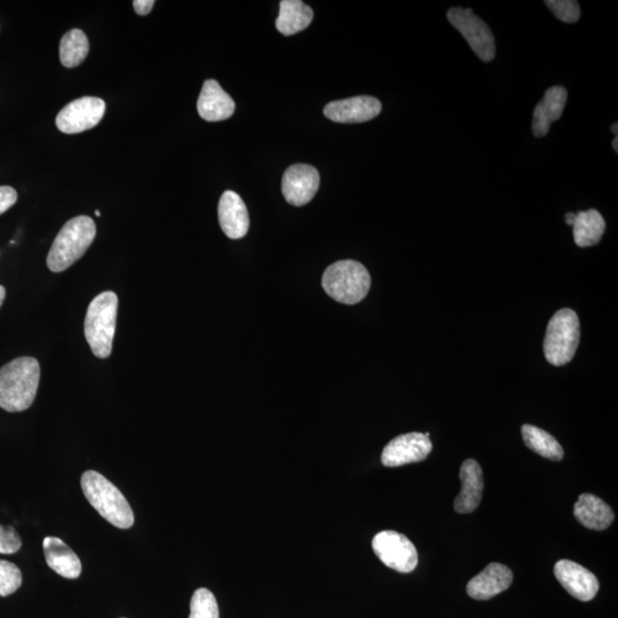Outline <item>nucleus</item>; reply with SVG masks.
I'll list each match as a JSON object with an SVG mask.
<instances>
[{
	"instance_id": "14",
	"label": "nucleus",
	"mask_w": 618,
	"mask_h": 618,
	"mask_svg": "<svg viewBox=\"0 0 618 618\" xmlns=\"http://www.w3.org/2000/svg\"><path fill=\"white\" fill-rule=\"evenodd\" d=\"M512 582V570L498 562H493L467 583L466 591L472 599L489 600L509 589Z\"/></svg>"
},
{
	"instance_id": "2",
	"label": "nucleus",
	"mask_w": 618,
	"mask_h": 618,
	"mask_svg": "<svg viewBox=\"0 0 618 618\" xmlns=\"http://www.w3.org/2000/svg\"><path fill=\"white\" fill-rule=\"evenodd\" d=\"M82 489L87 501L103 519L120 529L134 524V514L128 499L120 489L98 472L87 471L82 475Z\"/></svg>"
},
{
	"instance_id": "10",
	"label": "nucleus",
	"mask_w": 618,
	"mask_h": 618,
	"mask_svg": "<svg viewBox=\"0 0 618 618\" xmlns=\"http://www.w3.org/2000/svg\"><path fill=\"white\" fill-rule=\"evenodd\" d=\"M432 449V442L425 434H402L384 448L382 463L386 467H399L422 462L431 454Z\"/></svg>"
},
{
	"instance_id": "8",
	"label": "nucleus",
	"mask_w": 618,
	"mask_h": 618,
	"mask_svg": "<svg viewBox=\"0 0 618 618\" xmlns=\"http://www.w3.org/2000/svg\"><path fill=\"white\" fill-rule=\"evenodd\" d=\"M447 18L483 62L494 60L495 38L485 21L477 17L471 9H462V7L449 10Z\"/></svg>"
},
{
	"instance_id": "28",
	"label": "nucleus",
	"mask_w": 618,
	"mask_h": 618,
	"mask_svg": "<svg viewBox=\"0 0 618 618\" xmlns=\"http://www.w3.org/2000/svg\"><path fill=\"white\" fill-rule=\"evenodd\" d=\"M22 546V540L13 527L0 525V554L17 553Z\"/></svg>"
},
{
	"instance_id": "16",
	"label": "nucleus",
	"mask_w": 618,
	"mask_h": 618,
	"mask_svg": "<svg viewBox=\"0 0 618 618\" xmlns=\"http://www.w3.org/2000/svg\"><path fill=\"white\" fill-rule=\"evenodd\" d=\"M235 102L231 95L227 94L223 87L209 79L203 84L200 98L197 101L198 114L208 122H220L228 120L235 112Z\"/></svg>"
},
{
	"instance_id": "20",
	"label": "nucleus",
	"mask_w": 618,
	"mask_h": 618,
	"mask_svg": "<svg viewBox=\"0 0 618 618\" xmlns=\"http://www.w3.org/2000/svg\"><path fill=\"white\" fill-rule=\"evenodd\" d=\"M575 518L591 530L607 529L613 524L615 514L607 503L592 494H582L574 506Z\"/></svg>"
},
{
	"instance_id": "30",
	"label": "nucleus",
	"mask_w": 618,
	"mask_h": 618,
	"mask_svg": "<svg viewBox=\"0 0 618 618\" xmlns=\"http://www.w3.org/2000/svg\"><path fill=\"white\" fill-rule=\"evenodd\" d=\"M154 5V0H134L133 2L134 10H136L139 15L149 14L150 11L153 10Z\"/></svg>"
},
{
	"instance_id": "23",
	"label": "nucleus",
	"mask_w": 618,
	"mask_h": 618,
	"mask_svg": "<svg viewBox=\"0 0 618 618\" xmlns=\"http://www.w3.org/2000/svg\"><path fill=\"white\" fill-rule=\"evenodd\" d=\"M521 433L526 446L537 455L556 462L564 458V449L550 433L528 424L522 426Z\"/></svg>"
},
{
	"instance_id": "1",
	"label": "nucleus",
	"mask_w": 618,
	"mask_h": 618,
	"mask_svg": "<svg viewBox=\"0 0 618 618\" xmlns=\"http://www.w3.org/2000/svg\"><path fill=\"white\" fill-rule=\"evenodd\" d=\"M41 380L36 359L23 356L0 369V408L9 412L27 410L34 403Z\"/></svg>"
},
{
	"instance_id": "32",
	"label": "nucleus",
	"mask_w": 618,
	"mask_h": 618,
	"mask_svg": "<svg viewBox=\"0 0 618 618\" xmlns=\"http://www.w3.org/2000/svg\"><path fill=\"white\" fill-rule=\"evenodd\" d=\"M6 297V290L3 285H0V307H2Z\"/></svg>"
},
{
	"instance_id": "5",
	"label": "nucleus",
	"mask_w": 618,
	"mask_h": 618,
	"mask_svg": "<svg viewBox=\"0 0 618 618\" xmlns=\"http://www.w3.org/2000/svg\"><path fill=\"white\" fill-rule=\"evenodd\" d=\"M322 287L338 303L355 305L367 297L371 276L359 261L340 260L326 269Z\"/></svg>"
},
{
	"instance_id": "7",
	"label": "nucleus",
	"mask_w": 618,
	"mask_h": 618,
	"mask_svg": "<svg viewBox=\"0 0 618 618\" xmlns=\"http://www.w3.org/2000/svg\"><path fill=\"white\" fill-rule=\"evenodd\" d=\"M372 549L376 556L388 568L408 574L414 572L418 565V552L407 536L384 530L372 540Z\"/></svg>"
},
{
	"instance_id": "25",
	"label": "nucleus",
	"mask_w": 618,
	"mask_h": 618,
	"mask_svg": "<svg viewBox=\"0 0 618 618\" xmlns=\"http://www.w3.org/2000/svg\"><path fill=\"white\" fill-rule=\"evenodd\" d=\"M189 618H220L216 597L205 588L195 591L190 601Z\"/></svg>"
},
{
	"instance_id": "29",
	"label": "nucleus",
	"mask_w": 618,
	"mask_h": 618,
	"mask_svg": "<svg viewBox=\"0 0 618 618\" xmlns=\"http://www.w3.org/2000/svg\"><path fill=\"white\" fill-rule=\"evenodd\" d=\"M17 201V190L10 186H0V215L10 210Z\"/></svg>"
},
{
	"instance_id": "13",
	"label": "nucleus",
	"mask_w": 618,
	"mask_h": 618,
	"mask_svg": "<svg viewBox=\"0 0 618 618\" xmlns=\"http://www.w3.org/2000/svg\"><path fill=\"white\" fill-rule=\"evenodd\" d=\"M382 112V103L369 95L328 103L324 115L332 122L352 124L374 120Z\"/></svg>"
},
{
	"instance_id": "21",
	"label": "nucleus",
	"mask_w": 618,
	"mask_h": 618,
	"mask_svg": "<svg viewBox=\"0 0 618 618\" xmlns=\"http://www.w3.org/2000/svg\"><path fill=\"white\" fill-rule=\"evenodd\" d=\"M314 18V12L300 0H283L280 3L276 29L284 36H291L305 30Z\"/></svg>"
},
{
	"instance_id": "11",
	"label": "nucleus",
	"mask_w": 618,
	"mask_h": 618,
	"mask_svg": "<svg viewBox=\"0 0 618 618\" xmlns=\"http://www.w3.org/2000/svg\"><path fill=\"white\" fill-rule=\"evenodd\" d=\"M319 187L320 173L308 164L290 166L282 179V193L293 206H304L311 202Z\"/></svg>"
},
{
	"instance_id": "35",
	"label": "nucleus",
	"mask_w": 618,
	"mask_h": 618,
	"mask_svg": "<svg viewBox=\"0 0 618 618\" xmlns=\"http://www.w3.org/2000/svg\"><path fill=\"white\" fill-rule=\"evenodd\" d=\"M95 215H97L98 217H100V211H95Z\"/></svg>"
},
{
	"instance_id": "24",
	"label": "nucleus",
	"mask_w": 618,
	"mask_h": 618,
	"mask_svg": "<svg viewBox=\"0 0 618 618\" xmlns=\"http://www.w3.org/2000/svg\"><path fill=\"white\" fill-rule=\"evenodd\" d=\"M90 51L89 39L82 30L73 29L62 37L60 61L66 68H75L85 60Z\"/></svg>"
},
{
	"instance_id": "34",
	"label": "nucleus",
	"mask_w": 618,
	"mask_h": 618,
	"mask_svg": "<svg viewBox=\"0 0 618 618\" xmlns=\"http://www.w3.org/2000/svg\"><path fill=\"white\" fill-rule=\"evenodd\" d=\"M613 148L615 152L618 153V138L617 137H615L613 140Z\"/></svg>"
},
{
	"instance_id": "22",
	"label": "nucleus",
	"mask_w": 618,
	"mask_h": 618,
	"mask_svg": "<svg viewBox=\"0 0 618 618\" xmlns=\"http://www.w3.org/2000/svg\"><path fill=\"white\" fill-rule=\"evenodd\" d=\"M605 229V219L597 210L578 212L573 225L575 243L580 248L593 247L600 242Z\"/></svg>"
},
{
	"instance_id": "31",
	"label": "nucleus",
	"mask_w": 618,
	"mask_h": 618,
	"mask_svg": "<svg viewBox=\"0 0 618 618\" xmlns=\"http://www.w3.org/2000/svg\"><path fill=\"white\" fill-rule=\"evenodd\" d=\"M575 213H568V215H566V223L569 226H573L574 225V221H575Z\"/></svg>"
},
{
	"instance_id": "3",
	"label": "nucleus",
	"mask_w": 618,
	"mask_h": 618,
	"mask_svg": "<svg viewBox=\"0 0 618 618\" xmlns=\"http://www.w3.org/2000/svg\"><path fill=\"white\" fill-rule=\"evenodd\" d=\"M95 235L97 226L92 218L79 216L69 220L55 237L47 256V267L53 273L66 271L85 255Z\"/></svg>"
},
{
	"instance_id": "9",
	"label": "nucleus",
	"mask_w": 618,
	"mask_h": 618,
	"mask_svg": "<svg viewBox=\"0 0 618 618\" xmlns=\"http://www.w3.org/2000/svg\"><path fill=\"white\" fill-rule=\"evenodd\" d=\"M105 113V101L100 98L84 97L68 103L57 116L55 124L62 133H82L95 128Z\"/></svg>"
},
{
	"instance_id": "18",
	"label": "nucleus",
	"mask_w": 618,
	"mask_h": 618,
	"mask_svg": "<svg viewBox=\"0 0 618 618\" xmlns=\"http://www.w3.org/2000/svg\"><path fill=\"white\" fill-rule=\"evenodd\" d=\"M568 92L565 87L553 86L545 92L543 100L534 110L533 133L536 138H543L550 131L553 122L560 120L566 106Z\"/></svg>"
},
{
	"instance_id": "4",
	"label": "nucleus",
	"mask_w": 618,
	"mask_h": 618,
	"mask_svg": "<svg viewBox=\"0 0 618 618\" xmlns=\"http://www.w3.org/2000/svg\"><path fill=\"white\" fill-rule=\"evenodd\" d=\"M117 309L118 297L113 291L100 293L87 308L85 338L92 353L99 359H108L112 354Z\"/></svg>"
},
{
	"instance_id": "26",
	"label": "nucleus",
	"mask_w": 618,
	"mask_h": 618,
	"mask_svg": "<svg viewBox=\"0 0 618 618\" xmlns=\"http://www.w3.org/2000/svg\"><path fill=\"white\" fill-rule=\"evenodd\" d=\"M22 584L21 570L10 561L0 560V597H9Z\"/></svg>"
},
{
	"instance_id": "6",
	"label": "nucleus",
	"mask_w": 618,
	"mask_h": 618,
	"mask_svg": "<svg viewBox=\"0 0 618 618\" xmlns=\"http://www.w3.org/2000/svg\"><path fill=\"white\" fill-rule=\"evenodd\" d=\"M581 327L572 309H560L549 322L544 339V355L552 366L561 367L574 359L580 344Z\"/></svg>"
},
{
	"instance_id": "27",
	"label": "nucleus",
	"mask_w": 618,
	"mask_h": 618,
	"mask_svg": "<svg viewBox=\"0 0 618 618\" xmlns=\"http://www.w3.org/2000/svg\"><path fill=\"white\" fill-rule=\"evenodd\" d=\"M545 4L562 22L575 23L580 20V4L574 0H548Z\"/></svg>"
},
{
	"instance_id": "17",
	"label": "nucleus",
	"mask_w": 618,
	"mask_h": 618,
	"mask_svg": "<svg viewBox=\"0 0 618 618\" xmlns=\"http://www.w3.org/2000/svg\"><path fill=\"white\" fill-rule=\"evenodd\" d=\"M462 481L461 493L455 499V511L459 514L472 513L481 503L485 480L480 464L474 459H467L459 472Z\"/></svg>"
},
{
	"instance_id": "12",
	"label": "nucleus",
	"mask_w": 618,
	"mask_h": 618,
	"mask_svg": "<svg viewBox=\"0 0 618 618\" xmlns=\"http://www.w3.org/2000/svg\"><path fill=\"white\" fill-rule=\"evenodd\" d=\"M554 575L564 589L580 601H591L599 591V581L589 569L567 559L554 566Z\"/></svg>"
},
{
	"instance_id": "15",
	"label": "nucleus",
	"mask_w": 618,
	"mask_h": 618,
	"mask_svg": "<svg viewBox=\"0 0 618 618\" xmlns=\"http://www.w3.org/2000/svg\"><path fill=\"white\" fill-rule=\"evenodd\" d=\"M218 217L221 229L232 240L242 239L248 234L250 218L239 194L227 190L221 196L218 206Z\"/></svg>"
},
{
	"instance_id": "33",
	"label": "nucleus",
	"mask_w": 618,
	"mask_h": 618,
	"mask_svg": "<svg viewBox=\"0 0 618 618\" xmlns=\"http://www.w3.org/2000/svg\"><path fill=\"white\" fill-rule=\"evenodd\" d=\"M610 130H612V132L615 134V137H617V136H618V124H617V123H615V124L612 126V129H610Z\"/></svg>"
},
{
	"instance_id": "19",
	"label": "nucleus",
	"mask_w": 618,
	"mask_h": 618,
	"mask_svg": "<svg viewBox=\"0 0 618 618\" xmlns=\"http://www.w3.org/2000/svg\"><path fill=\"white\" fill-rule=\"evenodd\" d=\"M43 549L47 565L58 575L76 580L82 573V562L77 554L58 537H46Z\"/></svg>"
}]
</instances>
